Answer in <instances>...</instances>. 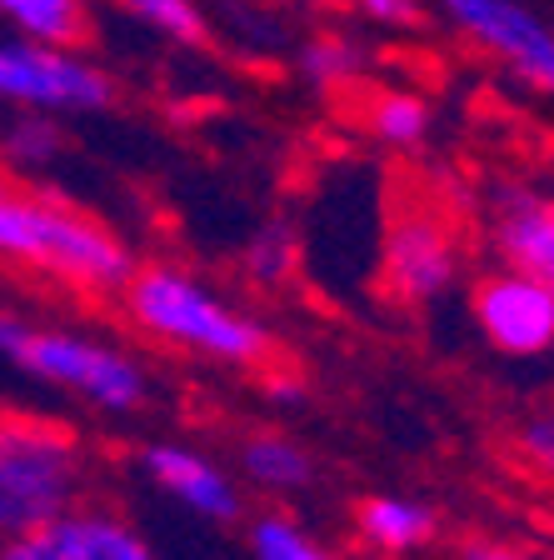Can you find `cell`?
Returning a JSON list of instances; mask_svg holds the SVG:
<instances>
[{"mask_svg": "<svg viewBox=\"0 0 554 560\" xmlns=\"http://www.w3.org/2000/svg\"><path fill=\"white\" fill-rule=\"evenodd\" d=\"M0 260L85 295H120L135 270L130 245L110 225L11 180H0Z\"/></svg>", "mask_w": 554, "mask_h": 560, "instance_id": "cell-1", "label": "cell"}, {"mask_svg": "<svg viewBox=\"0 0 554 560\" xmlns=\"http://www.w3.org/2000/svg\"><path fill=\"white\" fill-rule=\"evenodd\" d=\"M130 326L151 340H165L190 355H210L225 365H266L275 355V336L266 320L235 311L225 295H215L205 280L175 266H135L120 285Z\"/></svg>", "mask_w": 554, "mask_h": 560, "instance_id": "cell-2", "label": "cell"}, {"mask_svg": "<svg viewBox=\"0 0 554 560\" xmlns=\"http://www.w3.org/2000/svg\"><path fill=\"white\" fill-rule=\"evenodd\" d=\"M91 445L46 416L0 410V540L40 530V525L70 515L75 505L95 501Z\"/></svg>", "mask_w": 554, "mask_h": 560, "instance_id": "cell-3", "label": "cell"}, {"mask_svg": "<svg viewBox=\"0 0 554 560\" xmlns=\"http://www.w3.org/2000/svg\"><path fill=\"white\" fill-rule=\"evenodd\" d=\"M0 355L21 375L50 385L60 396L85 400L105 416H135L151 400V371L130 350L85 330L0 311Z\"/></svg>", "mask_w": 554, "mask_h": 560, "instance_id": "cell-4", "label": "cell"}, {"mask_svg": "<svg viewBox=\"0 0 554 560\" xmlns=\"http://www.w3.org/2000/svg\"><path fill=\"white\" fill-rule=\"evenodd\" d=\"M110 101H116V81L91 56L0 31V105L46 110V116H91Z\"/></svg>", "mask_w": 554, "mask_h": 560, "instance_id": "cell-5", "label": "cell"}, {"mask_svg": "<svg viewBox=\"0 0 554 560\" xmlns=\"http://www.w3.org/2000/svg\"><path fill=\"white\" fill-rule=\"evenodd\" d=\"M429 15H439L460 40L499 60L509 75L554 95V25L530 0H429Z\"/></svg>", "mask_w": 554, "mask_h": 560, "instance_id": "cell-6", "label": "cell"}, {"mask_svg": "<svg viewBox=\"0 0 554 560\" xmlns=\"http://www.w3.org/2000/svg\"><path fill=\"white\" fill-rule=\"evenodd\" d=\"M385 291L404 305H429L445 295L460 276V241L455 225L439 206H410L394 210L390 231H385V256H380Z\"/></svg>", "mask_w": 554, "mask_h": 560, "instance_id": "cell-7", "label": "cell"}, {"mask_svg": "<svg viewBox=\"0 0 554 560\" xmlns=\"http://www.w3.org/2000/svg\"><path fill=\"white\" fill-rule=\"evenodd\" d=\"M0 560H161L155 546L140 536V525L130 521L120 505L110 501H85L70 515L25 530V536L0 540Z\"/></svg>", "mask_w": 554, "mask_h": 560, "instance_id": "cell-8", "label": "cell"}, {"mask_svg": "<svg viewBox=\"0 0 554 560\" xmlns=\"http://www.w3.org/2000/svg\"><path fill=\"white\" fill-rule=\"evenodd\" d=\"M474 326L505 355H544L554 350V285L515 266L490 270L474 285Z\"/></svg>", "mask_w": 554, "mask_h": 560, "instance_id": "cell-9", "label": "cell"}, {"mask_svg": "<svg viewBox=\"0 0 554 560\" xmlns=\"http://www.w3.org/2000/svg\"><path fill=\"white\" fill-rule=\"evenodd\" d=\"M140 470L151 480L161 495H170L180 511L200 515V521H215V525H231L245 515V501H240V486L235 476L220 460L210 455L190 451L180 441H155L140 451Z\"/></svg>", "mask_w": 554, "mask_h": 560, "instance_id": "cell-10", "label": "cell"}, {"mask_svg": "<svg viewBox=\"0 0 554 560\" xmlns=\"http://www.w3.org/2000/svg\"><path fill=\"white\" fill-rule=\"evenodd\" d=\"M490 241L505 266L544 276L554 285V200H540L530 190H499Z\"/></svg>", "mask_w": 554, "mask_h": 560, "instance_id": "cell-11", "label": "cell"}, {"mask_svg": "<svg viewBox=\"0 0 554 560\" xmlns=\"http://www.w3.org/2000/svg\"><path fill=\"white\" fill-rule=\"evenodd\" d=\"M0 31L81 50L95 31V0H0Z\"/></svg>", "mask_w": 554, "mask_h": 560, "instance_id": "cell-12", "label": "cell"}, {"mask_svg": "<svg viewBox=\"0 0 554 560\" xmlns=\"http://www.w3.org/2000/svg\"><path fill=\"white\" fill-rule=\"evenodd\" d=\"M355 525L359 536L385 556H410V550L429 546L439 530L435 511L425 501H410V495H369V501H359Z\"/></svg>", "mask_w": 554, "mask_h": 560, "instance_id": "cell-13", "label": "cell"}, {"mask_svg": "<svg viewBox=\"0 0 554 560\" xmlns=\"http://www.w3.org/2000/svg\"><path fill=\"white\" fill-rule=\"evenodd\" d=\"M240 466H245V480L260 490H305L315 480V460L300 441H290V435H275V431H260L240 445Z\"/></svg>", "mask_w": 554, "mask_h": 560, "instance_id": "cell-14", "label": "cell"}, {"mask_svg": "<svg viewBox=\"0 0 554 560\" xmlns=\"http://www.w3.org/2000/svg\"><path fill=\"white\" fill-rule=\"evenodd\" d=\"M66 151V130L46 110H11V120L0 126V165L15 175L50 171Z\"/></svg>", "mask_w": 554, "mask_h": 560, "instance_id": "cell-15", "label": "cell"}, {"mask_svg": "<svg viewBox=\"0 0 554 560\" xmlns=\"http://www.w3.org/2000/svg\"><path fill=\"white\" fill-rule=\"evenodd\" d=\"M359 120L390 151H415L429 136V101L420 91H375L359 105Z\"/></svg>", "mask_w": 554, "mask_h": 560, "instance_id": "cell-16", "label": "cell"}, {"mask_svg": "<svg viewBox=\"0 0 554 560\" xmlns=\"http://www.w3.org/2000/svg\"><path fill=\"white\" fill-rule=\"evenodd\" d=\"M295 70L315 91H345V85H359V75H365V46L345 31H320L310 40H300Z\"/></svg>", "mask_w": 554, "mask_h": 560, "instance_id": "cell-17", "label": "cell"}, {"mask_svg": "<svg viewBox=\"0 0 554 560\" xmlns=\"http://www.w3.org/2000/svg\"><path fill=\"white\" fill-rule=\"evenodd\" d=\"M116 11L126 21H135L140 31L170 40V46L185 50L210 46V11L200 0H116Z\"/></svg>", "mask_w": 554, "mask_h": 560, "instance_id": "cell-18", "label": "cell"}, {"mask_svg": "<svg viewBox=\"0 0 554 560\" xmlns=\"http://www.w3.org/2000/svg\"><path fill=\"white\" fill-rule=\"evenodd\" d=\"M250 556L255 560H330L300 530V521H290L280 511H266L250 521Z\"/></svg>", "mask_w": 554, "mask_h": 560, "instance_id": "cell-19", "label": "cell"}, {"mask_svg": "<svg viewBox=\"0 0 554 560\" xmlns=\"http://www.w3.org/2000/svg\"><path fill=\"white\" fill-rule=\"evenodd\" d=\"M245 270H250L255 285H280L295 270V231L285 221L260 225L245 245Z\"/></svg>", "mask_w": 554, "mask_h": 560, "instance_id": "cell-20", "label": "cell"}, {"mask_svg": "<svg viewBox=\"0 0 554 560\" xmlns=\"http://www.w3.org/2000/svg\"><path fill=\"white\" fill-rule=\"evenodd\" d=\"M350 11L359 15L365 25H375V31H420V25L429 21V0H350Z\"/></svg>", "mask_w": 554, "mask_h": 560, "instance_id": "cell-21", "label": "cell"}, {"mask_svg": "<svg viewBox=\"0 0 554 560\" xmlns=\"http://www.w3.org/2000/svg\"><path fill=\"white\" fill-rule=\"evenodd\" d=\"M520 455L530 460L534 470L554 476V416H534V420H524V431H520Z\"/></svg>", "mask_w": 554, "mask_h": 560, "instance_id": "cell-22", "label": "cell"}, {"mask_svg": "<svg viewBox=\"0 0 554 560\" xmlns=\"http://www.w3.org/2000/svg\"><path fill=\"white\" fill-rule=\"evenodd\" d=\"M464 560H544V556H530V550H515V546H495V540H470Z\"/></svg>", "mask_w": 554, "mask_h": 560, "instance_id": "cell-23", "label": "cell"}, {"mask_svg": "<svg viewBox=\"0 0 554 560\" xmlns=\"http://www.w3.org/2000/svg\"><path fill=\"white\" fill-rule=\"evenodd\" d=\"M266 396L275 400V406H295V400H300L305 390H300V381H295V375L275 371V375H270V381H266Z\"/></svg>", "mask_w": 554, "mask_h": 560, "instance_id": "cell-24", "label": "cell"}]
</instances>
